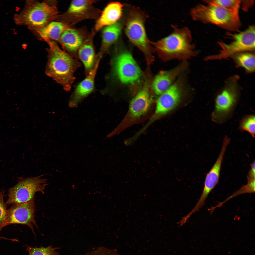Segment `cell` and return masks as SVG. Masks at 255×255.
Instances as JSON below:
<instances>
[{
	"mask_svg": "<svg viewBox=\"0 0 255 255\" xmlns=\"http://www.w3.org/2000/svg\"><path fill=\"white\" fill-rule=\"evenodd\" d=\"M171 27L172 31L168 36L150 42L160 57L166 62L175 59L184 61L196 56L198 53L189 29L173 25Z\"/></svg>",
	"mask_w": 255,
	"mask_h": 255,
	"instance_id": "1",
	"label": "cell"
},
{
	"mask_svg": "<svg viewBox=\"0 0 255 255\" xmlns=\"http://www.w3.org/2000/svg\"><path fill=\"white\" fill-rule=\"evenodd\" d=\"M45 40L49 46L46 74L61 85L64 90L69 91L75 79L74 72L80 64L55 42Z\"/></svg>",
	"mask_w": 255,
	"mask_h": 255,
	"instance_id": "2",
	"label": "cell"
},
{
	"mask_svg": "<svg viewBox=\"0 0 255 255\" xmlns=\"http://www.w3.org/2000/svg\"><path fill=\"white\" fill-rule=\"evenodd\" d=\"M191 8L190 14L195 21L211 24L227 30L238 31L241 25L239 14L214 4L204 2Z\"/></svg>",
	"mask_w": 255,
	"mask_h": 255,
	"instance_id": "3",
	"label": "cell"
},
{
	"mask_svg": "<svg viewBox=\"0 0 255 255\" xmlns=\"http://www.w3.org/2000/svg\"><path fill=\"white\" fill-rule=\"evenodd\" d=\"M57 14L55 6L44 2L28 3L20 13L15 14L13 19L17 25L40 28L52 21Z\"/></svg>",
	"mask_w": 255,
	"mask_h": 255,
	"instance_id": "4",
	"label": "cell"
},
{
	"mask_svg": "<svg viewBox=\"0 0 255 255\" xmlns=\"http://www.w3.org/2000/svg\"><path fill=\"white\" fill-rule=\"evenodd\" d=\"M232 81L215 98L211 118L217 124L223 123L232 117L238 102L239 94L236 83Z\"/></svg>",
	"mask_w": 255,
	"mask_h": 255,
	"instance_id": "5",
	"label": "cell"
},
{
	"mask_svg": "<svg viewBox=\"0 0 255 255\" xmlns=\"http://www.w3.org/2000/svg\"><path fill=\"white\" fill-rule=\"evenodd\" d=\"M185 78L182 75L166 90L159 96L156 101L154 113L142 128L145 131L152 123L159 118L174 109L180 102L185 89Z\"/></svg>",
	"mask_w": 255,
	"mask_h": 255,
	"instance_id": "6",
	"label": "cell"
},
{
	"mask_svg": "<svg viewBox=\"0 0 255 255\" xmlns=\"http://www.w3.org/2000/svg\"><path fill=\"white\" fill-rule=\"evenodd\" d=\"M44 174L31 177L19 178L17 183L10 188L6 204H19L34 199L36 193L43 194L45 187L48 185L47 179L41 177Z\"/></svg>",
	"mask_w": 255,
	"mask_h": 255,
	"instance_id": "7",
	"label": "cell"
},
{
	"mask_svg": "<svg viewBox=\"0 0 255 255\" xmlns=\"http://www.w3.org/2000/svg\"><path fill=\"white\" fill-rule=\"evenodd\" d=\"M229 34L233 39V41L228 44L223 42H219L218 44L221 48L219 53L207 57V60L225 59L239 53L255 50L254 26H250L246 30L238 34Z\"/></svg>",
	"mask_w": 255,
	"mask_h": 255,
	"instance_id": "8",
	"label": "cell"
},
{
	"mask_svg": "<svg viewBox=\"0 0 255 255\" xmlns=\"http://www.w3.org/2000/svg\"><path fill=\"white\" fill-rule=\"evenodd\" d=\"M145 17L138 8L130 11L125 26L126 34L133 44L146 54L150 53L151 42L147 37L145 28Z\"/></svg>",
	"mask_w": 255,
	"mask_h": 255,
	"instance_id": "9",
	"label": "cell"
},
{
	"mask_svg": "<svg viewBox=\"0 0 255 255\" xmlns=\"http://www.w3.org/2000/svg\"><path fill=\"white\" fill-rule=\"evenodd\" d=\"M112 67L115 76L124 84H133L142 76L139 67L128 52H123L116 56L113 59Z\"/></svg>",
	"mask_w": 255,
	"mask_h": 255,
	"instance_id": "10",
	"label": "cell"
},
{
	"mask_svg": "<svg viewBox=\"0 0 255 255\" xmlns=\"http://www.w3.org/2000/svg\"><path fill=\"white\" fill-rule=\"evenodd\" d=\"M35 211L34 199L26 202L14 204L7 210V225L18 224L26 225L30 227L36 235L33 228L34 225L37 227L34 219Z\"/></svg>",
	"mask_w": 255,
	"mask_h": 255,
	"instance_id": "11",
	"label": "cell"
},
{
	"mask_svg": "<svg viewBox=\"0 0 255 255\" xmlns=\"http://www.w3.org/2000/svg\"><path fill=\"white\" fill-rule=\"evenodd\" d=\"M230 140V139L227 137L224 138L220 154L213 166L206 176L202 193L196 204L192 210L193 212L197 211L203 206L208 195L218 183L222 160Z\"/></svg>",
	"mask_w": 255,
	"mask_h": 255,
	"instance_id": "12",
	"label": "cell"
},
{
	"mask_svg": "<svg viewBox=\"0 0 255 255\" xmlns=\"http://www.w3.org/2000/svg\"><path fill=\"white\" fill-rule=\"evenodd\" d=\"M188 66L187 61H182L172 69L159 72L155 76L152 83V88L155 94L159 96L166 90L187 70Z\"/></svg>",
	"mask_w": 255,
	"mask_h": 255,
	"instance_id": "13",
	"label": "cell"
},
{
	"mask_svg": "<svg viewBox=\"0 0 255 255\" xmlns=\"http://www.w3.org/2000/svg\"><path fill=\"white\" fill-rule=\"evenodd\" d=\"M101 58L96 62L93 69L89 72L86 78L77 86L70 99L69 105L72 107H75L94 90L95 78Z\"/></svg>",
	"mask_w": 255,
	"mask_h": 255,
	"instance_id": "14",
	"label": "cell"
},
{
	"mask_svg": "<svg viewBox=\"0 0 255 255\" xmlns=\"http://www.w3.org/2000/svg\"><path fill=\"white\" fill-rule=\"evenodd\" d=\"M151 103L149 89L145 85L130 102L129 110L131 116L134 118H138L145 114Z\"/></svg>",
	"mask_w": 255,
	"mask_h": 255,
	"instance_id": "15",
	"label": "cell"
},
{
	"mask_svg": "<svg viewBox=\"0 0 255 255\" xmlns=\"http://www.w3.org/2000/svg\"><path fill=\"white\" fill-rule=\"evenodd\" d=\"M123 5L118 2H112L105 8L95 26L98 31L103 27L113 24L120 18L122 13Z\"/></svg>",
	"mask_w": 255,
	"mask_h": 255,
	"instance_id": "16",
	"label": "cell"
},
{
	"mask_svg": "<svg viewBox=\"0 0 255 255\" xmlns=\"http://www.w3.org/2000/svg\"><path fill=\"white\" fill-rule=\"evenodd\" d=\"M60 39L65 48L70 52L79 49L82 45L83 41L82 36L77 31L69 28L63 32Z\"/></svg>",
	"mask_w": 255,
	"mask_h": 255,
	"instance_id": "17",
	"label": "cell"
},
{
	"mask_svg": "<svg viewBox=\"0 0 255 255\" xmlns=\"http://www.w3.org/2000/svg\"><path fill=\"white\" fill-rule=\"evenodd\" d=\"M35 28L39 36L44 39L58 40L63 32L68 28L63 23L52 21L43 27Z\"/></svg>",
	"mask_w": 255,
	"mask_h": 255,
	"instance_id": "18",
	"label": "cell"
},
{
	"mask_svg": "<svg viewBox=\"0 0 255 255\" xmlns=\"http://www.w3.org/2000/svg\"><path fill=\"white\" fill-rule=\"evenodd\" d=\"M122 29L121 25L117 22L104 27L102 34L101 52H104L117 40Z\"/></svg>",
	"mask_w": 255,
	"mask_h": 255,
	"instance_id": "19",
	"label": "cell"
},
{
	"mask_svg": "<svg viewBox=\"0 0 255 255\" xmlns=\"http://www.w3.org/2000/svg\"><path fill=\"white\" fill-rule=\"evenodd\" d=\"M78 55L85 70L89 72L96 63L94 51L93 46L89 43L82 45L79 49Z\"/></svg>",
	"mask_w": 255,
	"mask_h": 255,
	"instance_id": "20",
	"label": "cell"
},
{
	"mask_svg": "<svg viewBox=\"0 0 255 255\" xmlns=\"http://www.w3.org/2000/svg\"><path fill=\"white\" fill-rule=\"evenodd\" d=\"M237 65L244 68L247 72L251 73L255 71V55L253 53L244 52L233 56Z\"/></svg>",
	"mask_w": 255,
	"mask_h": 255,
	"instance_id": "21",
	"label": "cell"
},
{
	"mask_svg": "<svg viewBox=\"0 0 255 255\" xmlns=\"http://www.w3.org/2000/svg\"><path fill=\"white\" fill-rule=\"evenodd\" d=\"M242 132L246 131L251 136L255 137V116L254 114L246 115L240 120L238 128Z\"/></svg>",
	"mask_w": 255,
	"mask_h": 255,
	"instance_id": "22",
	"label": "cell"
},
{
	"mask_svg": "<svg viewBox=\"0 0 255 255\" xmlns=\"http://www.w3.org/2000/svg\"><path fill=\"white\" fill-rule=\"evenodd\" d=\"M247 183L246 184L241 187L239 189L236 191L226 199L223 201L219 202L216 206L213 207L212 208L214 210L217 207H220L222 206L223 204L230 199L236 196L245 193H253L255 192V178H247Z\"/></svg>",
	"mask_w": 255,
	"mask_h": 255,
	"instance_id": "23",
	"label": "cell"
},
{
	"mask_svg": "<svg viewBox=\"0 0 255 255\" xmlns=\"http://www.w3.org/2000/svg\"><path fill=\"white\" fill-rule=\"evenodd\" d=\"M26 247L29 255H60L56 251L60 248V247H54L50 246L47 247H34L26 246Z\"/></svg>",
	"mask_w": 255,
	"mask_h": 255,
	"instance_id": "24",
	"label": "cell"
},
{
	"mask_svg": "<svg viewBox=\"0 0 255 255\" xmlns=\"http://www.w3.org/2000/svg\"><path fill=\"white\" fill-rule=\"evenodd\" d=\"M203 1L204 2L218 5L238 14L241 2V0H204Z\"/></svg>",
	"mask_w": 255,
	"mask_h": 255,
	"instance_id": "25",
	"label": "cell"
},
{
	"mask_svg": "<svg viewBox=\"0 0 255 255\" xmlns=\"http://www.w3.org/2000/svg\"><path fill=\"white\" fill-rule=\"evenodd\" d=\"M94 2V1L90 0H73L68 9V12L75 14L82 12Z\"/></svg>",
	"mask_w": 255,
	"mask_h": 255,
	"instance_id": "26",
	"label": "cell"
},
{
	"mask_svg": "<svg viewBox=\"0 0 255 255\" xmlns=\"http://www.w3.org/2000/svg\"><path fill=\"white\" fill-rule=\"evenodd\" d=\"M4 191H0V234L2 228L7 225V210L4 201Z\"/></svg>",
	"mask_w": 255,
	"mask_h": 255,
	"instance_id": "27",
	"label": "cell"
}]
</instances>
